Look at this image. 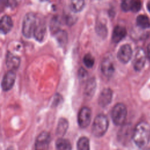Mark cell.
I'll list each match as a JSON object with an SVG mask.
<instances>
[{
    "mask_svg": "<svg viewBox=\"0 0 150 150\" xmlns=\"http://www.w3.org/2000/svg\"><path fill=\"white\" fill-rule=\"evenodd\" d=\"M132 139L135 145L140 148H145L150 140V125L145 121L138 123L133 132Z\"/></svg>",
    "mask_w": 150,
    "mask_h": 150,
    "instance_id": "6da1fadb",
    "label": "cell"
},
{
    "mask_svg": "<svg viewBox=\"0 0 150 150\" xmlns=\"http://www.w3.org/2000/svg\"><path fill=\"white\" fill-rule=\"evenodd\" d=\"M108 127V120L104 114L97 115L93 123L91 130L93 134L96 137H101L106 132Z\"/></svg>",
    "mask_w": 150,
    "mask_h": 150,
    "instance_id": "7a4b0ae2",
    "label": "cell"
},
{
    "mask_svg": "<svg viewBox=\"0 0 150 150\" xmlns=\"http://www.w3.org/2000/svg\"><path fill=\"white\" fill-rule=\"evenodd\" d=\"M127 110L125 105L122 103H118L114 105L111 112V118L116 125H122L127 118Z\"/></svg>",
    "mask_w": 150,
    "mask_h": 150,
    "instance_id": "3957f363",
    "label": "cell"
},
{
    "mask_svg": "<svg viewBox=\"0 0 150 150\" xmlns=\"http://www.w3.org/2000/svg\"><path fill=\"white\" fill-rule=\"evenodd\" d=\"M36 24V18L33 13L30 12L25 16L22 25V33L25 37L29 38L33 35Z\"/></svg>",
    "mask_w": 150,
    "mask_h": 150,
    "instance_id": "277c9868",
    "label": "cell"
},
{
    "mask_svg": "<svg viewBox=\"0 0 150 150\" xmlns=\"http://www.w3.org/2000/svg\"><path fill=\"white\" fill-rule=\"evenodd\" d=\"M91 120V110L84 107L81 108L78 114V124L82 128H86L90 123Z\"/></svg>",
    "mask_w": 150,
    "mask_h": 150,
    "instance_id": "5b68a950",
    "label": "cell"
},
{
    "mask_svg": "<svg viewBox=\"0 0 150 150\" xmlns=\"http://www.w3.org/2000/svg\"><path fill=\"white\" fill-rule=\"evenodd\" d=\"M50 140V137L49 134L46 131L42 132L36 139L35 150H48Z\"/></svg>",
    "mask_w": 150,
    "mask_h": 150,
    "instance_id": "8992f818",
    "label": "cell"
},
{
    "mask_svg": "<svg viewBox=\"0 0 150 150\" xmlns=\"http://www.w3.org/2000/svg\"><path fill=\"white\" fill-rule=\"evenodd\" d=\"M132 54V51L131 47L128 44H125L119 49L117 53V57L121 63H127L131 59Z\"/></svg>",
    "mask_w": 150,
    "mask_h": 150,
    "instance_id": "52a82bcc",
    "label": "cell"
},
{
    "mask_svg": "<svg viewBox=\"0 0 150 150\" xmlns=\"http://www.w3.org/2000/svg\"><path fill=\"white\" fill-rule=\"evenodd\" d=\"M145 61L146 55L144 50L141 48H138V49H137L133 61V65L135 70H141L145 65Z\"/></svg>",
    "mask_w": 150,
    "mask_h": 150,
    "instance_id": "ba28073f",
    "label": "cell"
},
{
    "mask_svg": "<svg viewBox=\"0 0 150 150\" xmlns=\"http://www.w3.org/2000/svg\"><path fill=\"white\" fill-rule=\"evenodd\" d=\"M16 74L13 70H9L4 75L2 81V88L4 91L9 90L13 86Z\"/></svg>",
    "mask_w": 150,
    "mask_h": 150,
    "instance_id": "9c48e42d",
    "label": "cell"
},
{
    "mask_svg": "<svg viewBox=\"0 0 150 150\" xmlns=\"http://www.w3.org/2000/svg\"><path fill=\"white\" fill-rule=\"evenodd\" d=\"M112 97V92L110 88H104L101 92L98 100V103L100 106L105 107L107 106L111 101Z\"/></svg>",
    "mask_w": 150,
    "mask_h": 150,
    "instance_id": "30bf717a",
    "label": "cell"
},
{
    "mask_svg": "<svg viewBox=\"0 0 150 150\" xmlns=\"http://www.w3.org/2000/svg\"><path fill=\"white\" fill-rule=\"evenodd\" d=\"M101 70L102 73L107 77L112 76L114 68L112 62L109 58H105L103 60L101 63Z\"/></svg>",
    "mask_w": 150,
    "mask_h": 150,
    "instance_id": "8fae6325",
    "label": "cell"
},
{
    "mask_svg": "<svg viewBox=\"0 0 150 150\" xmlns=\"http://www.w3.org/2000/svg\"><path fill=\"white\" fill-rule=\"evenodd\" d=\"M20 64V59L11 53H8L6 56V64L10 70L17 69Z\"/></svg>",
    "mask_w": 150,
    "mask_h": 150,
    "instance_id": "7c38bea8",
    "label": "cell"
},
{
    "mask_svg": "<svg viewBox=\"0 0 150 150\" xmlns=\"http://www.w3.org/2000/svg\"><path fill=\"white\" fill-rule=\"evenodd\" d=\"M46 25L43 21H40L38 23L36 22L33 32L35 38L38 41L43 40L46 33Z\"/></svg>",
    "mask_w": 150,
    "mask_h": 150,
    "instance_id": "4fadbf2b",
    "label": "cell"
},
{
    "mask_svg": "<svg viewBox=\"0 0 150 150\" xmlns=\"http://www.w3.org/2000/svg\"><path fill=\"white\" fill-rule=\"evenodd\" d=\"M127 35L126 29L121 26H117L113 30L112 34V40L115 43L120 42Z\"/></svg>",
    "mask_w": 150,
    "mask_h": 150,
    "instance_id": "5bb4252c",
    "label": "cell"
},
{
    "mask_svg": "<svg viewBox=\"0 0 150 150\" xmlns=\"http://www.w3.org/2000/svg\"><path fill=\"white\" fill-rule=\"evenodd\" d=\"M13 26V22L10 16L8 15H4L1 19V30L4 33H8L12 29Z\"/></svg>",
    "mask_w": 150,
    "mask_h": 150,
    "instance_id": "9a60e30c",
    "label": "cell"
},
{
    "mask_svg": "<svg viewBox=\"0 0 150 150\" xmlns=\"http://www.w3.org/2000/svg\"><path fill=\"white\" fill-rule=\"evenodd\" d=\"M56 150H71L72 147L68 139L59 138L56 142Z\"/></svg>",
    "mask_w": 150,
    "mask_h": 150,
    "instance_id": "2e32d148",
    "label": "cell"
},
{
    "mask_svg": "<svg viewBox=\"0 0 150 150\" xmlns=\"http://www.w3.org/2000/svg\"><path fill=\"white\" fill-rule=\"evenodd\" d=\"M68 121L65 118H60L59 121L56 129L57 134L59 136H63L66 133L68 128Z\"/></svg>",
    "mask_w": 150,
    "mask_h": 150,
    "instance_id": "e0dca14e",
    "label": "cell"
},
{
    "mask_svg": "<svg viewBox=\"0 0 150 150\" xmlns=\"http://www.w3.org/2000/svg\"><path fill=\"white\" fill-rule=\"evenodd\" d=\"M136 22L137 25L142 29H147L150 27V21L146 15H138L137 18Z\"/></svg>",
    "mask_w": 150,
    "mask_h": 150,
    "instance_id": "ac0fdd59",
    "label": "cell"
},
{
    "mask_svg": "<svg viewBox=\"0 0 150 150\" xmlns=\"http://www.w3.org/2000/svg\"><path fill=\"white\" fill-rule=\"evenodd\" d=\"M77 150H90L88 139L86 137L79 138L77 143Z\"/></svg>",
    "mask_w": 150,
    "mask_h": 150,
    "instance_id": "d6986e66",
    "label": "cell"
},
{
    "mask_svg": "<svg viewBox=\"0 0 150 150\" xmlns=\"http://www.w3.org/2000/svg\"><path fill=\"white\" fill-rule=\"evenodd\" d=\"M95 88H96V83H95V81L93 80V79H92L87 83L86 86V88L84 90V94L86 97H87V98L91 97L93 94L94 93Z\"/></svg>",
    "mask_w": 150,
    "mask_h": 150,
    "instance_id": "ffe728a7",
    "label": "cell"
},
{
    "mask_svg": "<svg viewBox=\"0 0 150 150\" xmlns=\"http://www.w3.org/2000/svg\"><path fill=\"white\" fill-rule=\"evenodd\" d=\"M84 5V0H71V6L75 12H80L82 10Z\"/></svg>",
    "mask_w": 150,
    "mask_h": 150,
    "instance_id": "44dd1931",
    "label": "cell"
},
{
    "mask_svg": "<svg viewBox=\"0 0 150 150\" xmlns=\"http://www.w3.org/2000/svg\"><path fill=\"white\" fill-rule=\"evenodd\" d=\"M54 33L56 35L57 40L61 44H63V43L66 42V41L67 40V34H66V32L65 31L59 30Z\"/></svg>",
    "mask_w": 150,
    "mask_h": 150,
    "instance_id": "7402d4cb",
    "label": "cell"
},
{
    "mask_svg": "<svg viewBox=\"0 0 150 150\" xmlns=\"http://www.w3.org/2000/svg\"><path fill=\"white\" fill-rule=\"evenodd\" d=\"M83 62L86 67L91 68L94 63V59L90 54H86L83 58Z\"/></svg>",
    "mask_w": 150,
    "mask_h": 150,
    "instance_id": "603a6c76",
    "label": "cell"
},
{
    "mask_svg": "<svg viewBox=\"0 0 150 150\" xmlns=\"http://www.w3.org/2000/svg\"><path fill=\"white\" fill-rule=\"evenodd\" d=\"M142 6L141 0H131V11L133 12H138Z\"/></svg>",
    "mask_w": 150,
    "mask_h": 150,
    "instance_id": "cb8c5ba5",
    "label": "cell"
},
{
    "mask_svg": "<svg viewBox=\"0 0 150 150\" xmlns=\"http://www.w3.org/2000/svg\"><path fill=\"white\" fill-rule=\"evenodd\" d=\"M121 6L122 11L125 12L131 10V0H122Z\"/></svg>",
    "mask_w": 150,
    "mask_h": 150,
    "instance_id": "d4e9b609",
    "label": "cell"
},
{
    "mask_svg": "<svg viewBox=\"0 0 150 150\" xmlns=\"http://www.w3.org/2000/svg\"><path fill=\"white\" fill-rule=\"evenodd\" d=\"M147 55L148 57L150 59V43L147 46Z\"/></svg>",
    "mask_w": 150,
    "mask_h": 150,
    "instance_id": "484cf974",
    "label": "cell"
},
{
    "mask_svg": "<svg viewBox=\"0 0 150 150\" xmlns=\"http://www.w3.org/2000/svg\"><path fill=\"white\" fill-rule=\"evenodd\" d=\"M147 9L149 11V12H150V1H149L147 4Z\"/></svg>",
    "mask_w": 150,
    "mask_h": 150,
    "instance_id": "4316f807",
    "label": "cell"
},
{
    "mask_svg": "<svg viewBox=\"0 0 150 150\" xmlns=\"http://www.w3.org/2000/svg\"><path fill=\"white\" fill-rule=\"evenodd\" d=\"M6 150H13V149H12L11 148H8Z\"/></svg>",
    "mask_w": 150,
    "mask_h": 150,
    "instance_id": "83f0119b",
    "label": "cell"
},
{
    "mask_svg": "<svg viewBox=\"0 0 150 150\" xmlns=\"http://www.w3.org/2000/svg\"><path fill=\"white\" fill-rule=\"evenodd\" d=\"M42 1H47V0H42Z\"/></svg>",
    "mask_w": 150,
    "mask_h": 150,
    "instance_id": "f1b7e54d",
    "label": "cell"
}]
</instances>
